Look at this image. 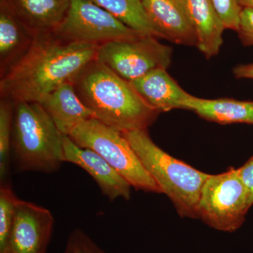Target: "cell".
Listing matches in <instances>:
<instances>
[{"instance_id": "obj_13", "label": "cell", "mask_w": 253, "mask_h": 253, "mask_svg": "<svg viewBox=\"0 0 253 253\" xmlns=\"http://www.w3.org/2000/svg\"><path fill=\"white\" fill-rule=\"evenodd\" d=\"M16 17L34 35L53 33L67 14L72 0H5Z\"/></svg>"}, {"instance_id": "obj_17", "label": "cell", "mask_w": 253, "mask_h": 253, "mask_svg": "<svg viewBox=\"0 0 253 253\" xmlns=\"http://www.w3.org/2000/svg\"><path fill=\"white\" fill-rule=\"evenodd\" d=\"M184 109L194 111L200 117L219 124L253 125V101L231 99H205L192 95L186 101Z\"/></svg>"}, {"instance_id": "obj_25", "label": "cell", "mask_w": 253, "mask_h": 253, "mask_svg": "<svg viewBox=\"0 0 253 253\" xmlns=\"http://www.w3.org/2000/svg\"><path fill=\"white\" fill-rule=\"evenodd\" d=\"M234 75L236 78L253 80V63L236 66L234 68Z\"/></svg>"}, {"instance_id": "obj_6", "label": "cell", "mask_w": 253, "mask_h": 253, "mask_svg": "<svg viewBox=\"0 0 253 253\" xmlns=\"http://www.w3.org/2000/svg\"><path fill=\"white\" fill-rule=\"evenodd\" d=\"M249 194L237 169L210 174L198 204V219L216 230L234 232L244 224L251 208Z\"/></svg>"}, {"instance_id": "obj_3", "label": "cell", "mask_w": 253, "mask_h": 253, "mask_svg": "<svg viewBox=\"0 0 253 253\" xmlns=\"http://www.w3.org/2000/svg\"><path fill=\"white\" fill-rule=\"evenodd\" d=\"M123 133L161 192L172 201L178 214L183 218L198 219L201 189L210 174L163 151L150 137L147 129Z\"/></svg>"}, {"instance_id": "obj_5", "label": "cell", "mask_w": 253, "mask_h": 253, "mask_svg": "<svg viewBox=\"0 0 253 253\" xmlns=\"http://www.w3.org/2000/svg\"><path fill=\"white\" fill-rule=\"evenodd\" d=\"M68 136L78 146L99 154L134 189L162 193L122 131L91 118L81 123Z\"/></svg>"}, {"instance_id": "obj_4", "label": "cell", "mask_w": 253, "mask_h": 253, "mask_svg": "<svg viewBox=\"0 0 253 253\" xmlns=\"http://www.w3.org/2000/svg\"><path fill=\"white\" fill-rule=\"evenodd\" d=\"M64 137L39 103H14L11 153L18 170L57 171L64 163Z\"/></svg>"}, {"instance_id": "obj_18", "label": "cell", "mask_w": 253, "mask_h": 253, "mask_svg": "<svg viewBox=\"0 0 253 253\" xmlns=\"http://www.w3.org/2000/svg\"><path fill=\"white\" fill-rule=\"evenodd\" d=\"M127 27L144 36L163 38L151 22L141 0H90Z\"/></svg>"}, {"instance_id": "obj_22", "label": "cell", "mask_w": 253, "mask_h": 253, "mask_svg": "<svg viewBox=\"0 0 253 253\" xmlns=\"http://www.w3.org/2000/svg\"><path fill=\"white\" fill-rule=\"evenodd\" d=\"M64 253H107L99 247L85 232L75 229L70 234Z\"/></svg>"}, {"instance_id": "obj_20", "label": "cell", "mask_w": 253, "mask_h": 253, "mask_svg": "<svg viewBox=\"0 0 253 253\" xmlns=\"http://www.w3.org/2000/svg\"><path fill=\"white\" fill-rule=\"evenodd\" d=\"M18 198L11 186L3 184L0 188V253L4 251L14 219Z\"/></svg>"}, {"instance_id": "obj_19", "label": "cell", "mask_w": 253, "mask_h": 253, "mask_svg": "<svg viewBox=\"0 0 253 253\" xmlns=\"http://www.w3.org/2000/svg\"><path fill=\"white\" fill-rule=\"evenodd\" d=\"M14 102L1 98L0 101V176L4 180L9 170L11 152Z\"/></svg>"}, {"instance_id": "obj_8", "label": "cell", "mask_w": 253, "mask_h": 253, "mask_svg": "<svg viewBox=\"0 0 253 253\" xmlns=\"http://www.w3.org/2000/svg\"><path fill=\"white\" fill-rule=\"evenodd\" d=\"M172 49L153 36H140L132 41L109 42L101 44L96 59L126 81L140 78L158 68L167 69L172 61Z\"/></svg>"}, {"instance_id": "obj_2", "label": "cell", "mask_w": 253, "mask_h": 253, "mask_svg": "<svg viewBox=\"0 0 253 253\" xmlns=\"http://www.w3.org/2000/svg\"><path fill=\"white\" fill-rule=\"evenodd\" d=\"M73 84L95 119L122 132L147 129L159 114L130 82L96 59L83 68Z\"/></svg>"}, {"instance_id": "obj_26", "label": "cell", "mask_w": 253, "mask_h": 253, "mask_svg": "<svg viewBox=\"0 0 253 253\" xmlns=\"http://www.w3.org/2000/svg\"><path fill=\"white\" fill-rule=\"evenodd\" d=\"M240 4L243 8H250L253 9V0H239Z\"/></svg>"}, {"instance_id": "obj_7", "label": "cell", "mask_w": 253, "mask_h": 253, "mask_svg": "<svg viewBox=\"0 0 253 253\" xmlns=\"http://www.w3.org/2000/svg\"><path fill=\"white\" fill-rule=\"evenodd\" d=\"M53 33L68 42L97 45L112 41H132L144 36L90 0H72L64 19Z\"/></svg>"}, {"instance_id": "obj_12", "label": "cell", "mask_w": 253, "mask_h": 253, "mask_svg": "<svg viewBox=\"0 0 253 253\" xmlns=\"http://www.w3.org/2000/svg\"><path fill=\"white\" fill-rule=\"evenodd\" d=\"M130 83L141 97L159 113L184 109L186 101L192 96L184 91L165 68L155 69Z\"/></svg>"}, {"instance_id": "obj_11", "label": "cell", "mask_w": 253, "mask_h": 253, "mask_svg": "<svg viewBox=\"0 0 253 253\" xmlns=\"http://www.w3.org/2000/svg\"><path fill=\"white\" fill-rule=\"evenodd\" d=\"M151 22L163 39L177 44L197 45L187 0H141Z\"/></svg>"}, {"instance_id": "obj_23", "label": "cell", "mask_w": 253, "mask_h": 253, "mask_svg": "<svg viewBox=\"0 0 253 253\" xmlns=\"http://www.w3.org/2000/svg\"><path fill=\"white\" fill-rule=\"evenodd\" d=\"M238 34L245 46L253 45V9L243 8Z\"/></svg>"}, {"instance_id": "obj_15", "label": "cell", "mask_w": 253, "mask_h": 253, "mask_svg": "<svg viewBox=\"0 0 253 253\" xmlns=\"http://www.w3.org/2000/svg\"><path fill=\"white\" fill-rule=\"evenodd\" d=\"M197 46L207 59L216 56L223 44L224 23L211 0H187Z\"/></svg>"}, {"instance_id": "obj_14", "label": "cell", "mask_w": 253, "mask_h": 253, "mask_svg": "<svg viewBox=\"0 0 253 253\" xmlns=\"http://www.w3.org/2000/svg\"><path fill=\"white\" fill-rule=\"evenodd\" d=\"M38 103L65 136H69L81 123L94 118L80 99L73 83L60 86Z\"/></svg>"}, {"instance_id": "obj_10", "label": "cell", "mask_w": 253, "mask_h": 253, "mask_svg": "<svg viewBox=\"0 0 253 253\" xmlns=\"http://www.w3.org/2000/svg\"><path fill=\"white\" fill-rule=\"evenodd\" d=\"M63 162L73 163L86 171L110 201L130 199L129 183L99 154L78 146L68 136L63 141Z\"/></svg>"}, {"instance_id": "obj_1", "label": "cell", "mask_w": 253, "mask_h": 253, "mask_svg": "<svg viewBox=\"0 0 253 253\" xmlns=\"http://www.w3.org/2000/svg\"><path fill=\"white\" fill-rule=\"evenodd\" d=\"M99 45L68 42L54 33L35 36L24 54L3 74L0 94L13 102H40L44 96L73 83L96 59Z\"/></svg>"}, {"instance_id": "obj_16", "label": "cell", "mask_w": 253, "mask_h": 253, "mask_svg": "<svg viewBox=\"0 0 253 253\" xmlns=\"http://www.w3.org/2000/svg\"><path fill=\"white\" fill-rule=\"evenodd\" d=\"M35 36L0 0V67L1 75L19 59L31 46Z\"/></svg>"}, {"instance_id": "obj_9", "label": "cell", "mask_w": 253, "mask_h": 253, "mask_svg": "<svg viewBox=\"0 0 253 253\" xmlns=\"http://www.w3.org/2000/svg\"><path fill=\"white\" fill-rule=\"evenodd\" d=\"M54 224L49 210L18 199L6 246L0 253H46Z\"/></svg>"}, {"instance_id": "obj_24", "label": "cell", "mask_w": 253, "mask_h": 253, "mask_svg": "<svg viewBox=\"0 0 253 253\" xmlns=\"http://www.w3.org/2000/svg\"><path fill=\"white\" fill-rule=\"evenodd\" d=\"M237 169L240 178L249 194L250 205L252 206L253 205V156L242 167Z\"/></svg>"}, {"instance_id": "obj_21", "label": "cell", "mask_w": 253, "mask_h": 253, "mask_svg": "<svg viewBox=\"0 0 253 253\" xmlns=\"http://www.w3.org/2000/svg\"><path fill=\"white\" fill-rule=\"evenodd\" d=\"M226 29L238 31L243 6L239 0H211Z\"/></svg>"}]
</instances>
